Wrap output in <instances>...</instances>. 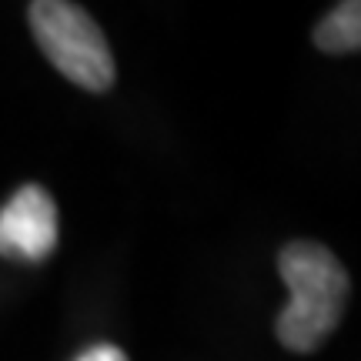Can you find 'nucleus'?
Wrapping results in <instances>:
<instances>
[{"mask_svg":"<svg viewBox=\"0 0 361 361\" xmlns=\"http://www.w3.org/2000/svg\"><path fill=\"white\" fill-rule=\"evenodd\" d=\"M281 281L288 284V305L274 322V335L288 351L308 355L338 328L348 308V271L324 245L291 241L278 255Z\"/></svg>","mask_w":361,"mask_h":361,"instance_id":"f257e3e1","label":"nucleus"},{"mask_svg":"<svg viewBox=\"0 0 361 361\" xmlns=\"http://www.w3.org/2000/svg\"><path fill=\"white\" fill-rule=\"evenodd\" d=\"M30 30L40 44L44 57L51 61L71 84L104 94L111 90L117 71L111 47L101 27L94 24L84 7L71 0H34L30 4Z\"/></svg>","mask_w":361,"mask_h":361,"instance_id":"f03ea898","label":"nucleus"},{"mask_svg":"<svg viewBox=\"0 0 361 361\" xmlns=\"http://www.w3.org/2000/svg\"><path fill=\"white\" fill-rule=\"evenodd\" d=\"M57 247V204L40 184L17 188L0 207V255L37 264Z\"/></svg>","mask_w":361,"mask_h":361,"instance_id":"7ed1b4c3","label":"nucleus"},{"mask_svg":"<svg viewBox=\"0 0 361 361\" xmlns=\"http://www.w3.org/2000/svg\"><path fill=\"white\" fill-rule=\"evenodd\" d=\"M314 47L324 54H351L361 47V0H341L314 27Z\"/></svg>","mask_w":361,"mask_h":361,"instance_id":"20e7f679","label":"nucleus"},{"mask_svg":"<svg viewBox=\"0 0 361 361\" xmlns=\"http://www.w3.org/2000/svg\"><path fill=\"white\" fill-rule=\"evenodd\" d=\"M74 361H128V355L117 348V345H94V348L80 351Z\"/></svg>","mask_w":361,"mask_h":361,"instance_id":"39448f33","label":"nucleus"}]
</instances>
